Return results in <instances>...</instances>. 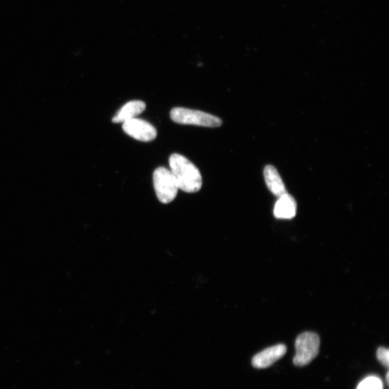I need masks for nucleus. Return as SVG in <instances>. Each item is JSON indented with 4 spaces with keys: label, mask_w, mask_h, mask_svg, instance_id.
<instances>
[{
    "label": "nucleus",
    "mask_w": 389,
    "mask_h": 389,
    "mask_svg": "<svg viewBox=\"0 0 389 389\" xmlns=\"http://www.w3.org/2000/svg\"><path fill=\"white\" fill-rule=\"evenodd\" d=\"M169 164L179 189L189 193H197L201 189L203 181L200 172L186 157L173 154L169 156Z\"/></svg>",
    "instance_id": "obj_1"
},
{
    "label": "nucleus",
    "mask_w": 389,
    "mask_h": 389,
    "mask_svg": "<svg viewBox=\"0 0 389 389\" xmlns=\"http://www.w3.org/2000/svg\"><path fill=\"white\" fill-rule=\"evenodd\" d=\"M171 119L182 125L217 128L222 125V120L209 113L185 108H175L170 112Z\"/></svg>",
    "instance_id": "obj_2"
},
{
    "label": "nucleus",
    "mask_w": 389,
    "mask_h": 389,
    "mask_svg": "<svg viewBox=\"0 0 389 389\" xmlns=\"http://www.w3.org/2000/svg\"><path fill=\"white\" fill-rule=\"evenodd\" d=\"M320 347V339L318 335L311 331L300 334L295 342L294 364L299 367L309 364L318 355Z\"/></svg>",
    "instance_id": "obj_3"
},
{
    "label": "nucleus",
    "mask_w": 389,
    "mask_h": 389,
    "mask_svg": "<svg viewBox=\"0 0 389 389\" xmlns=\"http://www.w3.org/2000/svg\"><path fill=\"white\" fill-rule=\"evenodd\" d=\"M153 182L156 197L161 203L167 204L176 199L179 189L170 170L163 167L156 169Z\"/></svg>",
    "instance_id": "obj_4"
},
{
    "label": "nucleus",
    "mask_w": 389,
    "mask_h": 389,
    "mask_svg": "<svg viewBox=\"0 0 389 389\" xmlns=\"http://www.w3.org/2000/svg\"><path fill=\"white\" fill-rule=\"evenodd\" d=\"M123 130L128 136L143 142L152 141L157 136L156 129L151 123L137 118L123 122Z\"/></svg>",
    "instance_id": "obj_5"
},
{
    "label": "nucleus",
    "mask_w": 389,
    "mask_h": 389,
    "mask_svg": "<svg viewBox=\"0 0 389 389\" xmlns=\"http://www.w3.org/2000/svg\"><path fill=\"white\" fill-rule=\"evenodd\" d=\"M287 348L285 344L272 346L254 356L252 360L253 367L258 369L267 368L275 364L285 355Z\"/></svg>",
    "instance_id": "obj_6"
},
{
    "label": "nucleus",
    "mask_w": 389,
    "mask_h": 389,
    "mask_svg": "<svg viewBox=\"0 0 389 389\" xmlns=\"http://www.w3.org/2000/svg\"><path fill=\"white\" fill-rule=\"evenodd\" d=\"M297 204L295 199L285 193L277 200L274 207V215L279 220H292L296 214Z\"/></svg>",
    "instance_id": "obj_7"
},
{
    "label": "nucleus",
    "mask_w": 389,
    "mask_h": 389,
    "mask_svg": "<svg viewBox=\"0 0 389 389\" xmlns=\"http://www.w3.org/2000/svg\"><path fill=\"white\" fill-rule=\"evenodd\" d=\"M145 109L146 104L143 101H129L115 115L112 121L115 123H123L137 118V115L142 113Z\"/></svg>",
    "instance_id": "obj_8"
},
{
    "label": "nucleus",
    "mask_w": 389,
    "mask_h": 389,
    "mask_svg": "<svg viewBox=\"0 0 389 389\" xmlns=\"http://www.w3.org/2000/svg\"><path fill=\"white\" fill-rule=\"evenodd\" d=\"M264 177L268 189L272 194L279 198L287 193L284 182L275 167L267 165L264 169Z\"/></svg>",
    "instance_id": "obj_9"
},
{
    "label": "nucleus",
    "mask_w": 389,
    "mask_h": 389,
    "mask_svg": "<svg viewBox=\"0 0 389 389\" xmlns=\"http://www.w3.org/2000/svg\"><path fill=\"white\" fill-rule=\"evenodd\" d=\"M357 389H382V384L376 377H369L360 384Z\"/></svg>",
    "instance_id": "obj_10"
},
{
    "label": "nucleus",
    "mask_w": 389,
    "mask_h": 389,
    "mask_svg": "<svg viewBox=\"0 0 389 389\" xmlns=\"http://www.w3.org/2000/svg\"><path fill=\"white\" fill-rule=\"evenodd\" d=\"M377 358L379 362L386 367H388L389 351L381 347L377 351Z\"/></svg>",
    "instance_id": "obj_11"
}]
</instances>
